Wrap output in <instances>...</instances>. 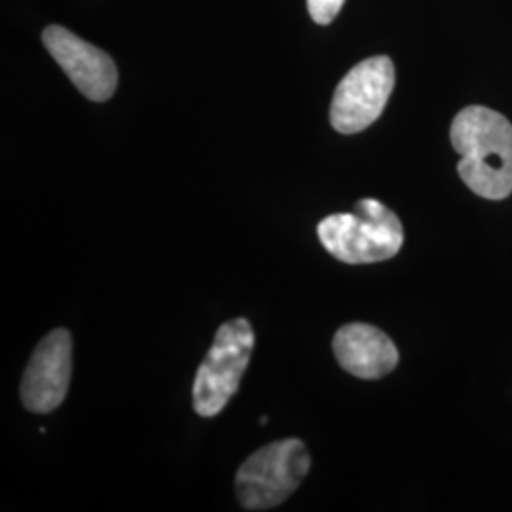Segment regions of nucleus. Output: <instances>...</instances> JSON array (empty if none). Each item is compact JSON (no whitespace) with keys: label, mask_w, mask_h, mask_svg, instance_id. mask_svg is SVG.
Masks as SVG:
<instances>
[{"label":"nucleus","mask_w":512,"mask_h":512,"mask_svg":"<svg viewBox=\"0 0 512 512\" xmlns=\"http://www.w3.org/2000/svg\"><path fill=\"white\" fill-rule=\"evenodd\" d=\"M346 0H308L311 19L319 25H329L340 14Z\"/></svg>","instance_id":"9"},{"label":"nucleus","mask_w":512,"mask_h":512,"mask_svg":"<svg viewBox=\"0 0 512 512\" xmlns=\"http://www.w3.org/2000/svg\"><path fill=\"white\" fill-rule=\"evenodd\" d=\"M42 42L84 97L103 103L114 95L118 88V69L109 54L61 25L46 27Z\"/></svg>","instance_id":"6"},{"label":"nucleus","mask_w":512,"mask_h":512,"mask_svg":"<svg viewBox=\"0 0 512 512\" xmlns=\"http://www.w3.org/2000/svg\"><path fill=\"white\" fill-rule=\"evenodd\" d=\"M73 372V338L52 330L33 351L21 378V401L35 414L54 412L65 401Z\"/></svg>","instance_id":"7"},{"label":"nucleus","mask_w":512,"mask_h":512,"mask_svg":"<svg viewBox=\"0 0 512 512\" xmlns=\"http://www.w3.org/2000/svg\"><path fill=\"white\" fill-rule=\"evenodd\" d=\"M255 332L247 319L239 317L224 323L196 372L192 401L202 418H213L238 393L239 382L251 363Z\"/></svg>","instance_id":"4"},{"label":"nucleus","mask_w":512,"mask_h":512,"mask_svg":"<svg viewBox=\"0 0 512 512\" xmlns=\"http://www.w3.org/2000/svg\"><path fill=\"white\" fill-rule=\"evenodd\" d=\"M311 458L298 439L272 442L243 461L236 475V494L247 511H268L289 499L306 478Z\"/></svg>","instance_id":"3"},{"label":"nucleus","mask_w":512,"mask_h":512,"mask_svg":"<svg viewBox=\"0 0 512 512\" xmlns=\"http://www.w3.org/2000/svg\"><path fill=\"white\" fill-rule=\"evenodd\" d=\"M395 88V67L387 55L368 57L338 84L330 103V124L353 135L372 126L384 112Z\"/></svg>","instance_id":"5"},{"label":"nucleus","mask_w":512,"mask_h":512,"mask_svg":"<svg viewBox=\"0 0 512 512\" xmlns=\"http://www.w3.org/2000/svg\"><path fill=\"white\" fill-rule=\"evenodd\" d=\"M458 173L476 196L499 202L512 194V124L488 107H465L452 122Z\"/></svg>","instance_id":"1"},{"label":"nucleus","mask_w":512,"mask_h":512,"mask_svg":"<svg viewBox=\"0 0 512 512\" xmlns=\"http://www.w3.org/2000/svg\"><path fill=\"white\" fill-rule=\"evenodd\" d=\"M332 349L338 365L361 380H380L395 370L399 349L384 330L349 323L336 332Z\"/></svg>","instance_id":"8"},{"label":"nucleus","mask_w":512,"mask_h":512,"mask_svg":"<svg viewBox=\"0 0 512 512\" xmlns=\"http://www.w3.org/2000/svg\"><path fill=\"white\" fill-rule=\"evenodd\" d=\"M317 236L330 255L346 264L384 262L401 251L403 224L382 202L365 198L353 213H336L319 222Z\"/></svg>","instance_id":"2"}]
</instances>
